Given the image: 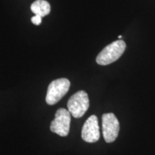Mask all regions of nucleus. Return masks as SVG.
<instances>
[{"mask_svg": "<svg viewBox=\"0 0 155 155\" xmlns=\"http://www.w3.org/2000/svg\"><path fill=\"white\" fill-rule=\"evenodd\" d=\"M81 137L83 140L88 143H94L99 139V126L96 116H91L86 120L83 124Z\"/></svg>", "mask_w": 155, "mask_h": 155, "instance_id": "423d86ee", "label": "nucleus"}, {"mask_svg": "<svg viewBox=\"0 0 155 155\" xmlns=\"http://www.w3.org/2000/svg\"><path fill=\"white\" fill-rule=\"evenodd\" d=\"M118 38H119V39H121L122 38V36L121 35H119V37H118Z\"/></svg>", "mask_w": 155, "mask_h": 155, "instance_id": "1a4fd4ad", "label": "nucleus"}, {"mask_svg": "<svg viewBox=\"0 0 155 155\" xmlns=\"http://www.w3.org/2000/svg\"><path fill=\"white\" fill-rule=\"evenodd\" d=\"M120 125L119 120L112 113L104 114L102 116L103 136L107 143L116 140L119 135Z\"/></svg>", "mask_w": 155, "mask_h": 155, "instance_id": "39448f33", "label": "nucleus"}, {"mask_svg": "<svg viewBox=\"0 0 155 155\" xmlns=\"http://www.w3.org/2000/svg\"><path fill=\"white\" fill-rule=\"evenodd\" d=\"M71 114L65 108H59L55 113V119L51 122L50 130L61 137H66L70 131Z\"/></svg>", "mask_w": 155, "mask_h": 155, "instance_id": "20e7f679", "label": "nucleus"}, {"mask_svg": "<svg viewBox=\"0 0 155 155\" xmlns=\"http://www.w3.org/2000/svg\"><path fill=\"white\" fill-rule=\"evenodd\" d=\"M71 83L67 78H59L54 80L48 86L46 103L48 105L57 104L68 91Z\"/></svg>", "mask_w": 155, "mask_h": 155, "instance_id": "7ed1b4c3", "label": "nucleus"}, {"mask_svg": "<svg viewBox=\"0 0 155 155\" xmlns=\"http://www.w3.org/2000/svg\"><path fill=\"white\" fill-rule=\"evenodd\" d=\"M30 9L35 15L42 17L50 12V5L45 0H36L31 5Z\"/></svg>", "mask_w": 155, "mask_h": 155, "instance_id": "0eeeda50", "label": "nucleus"}, {"mask_svg": "<svg viewBox=\"0 0 155 155\" xmlns=\"http://www.w3.org/2000/svg\"><path fill=\"white\" fill-rule=\"evenodd\" d=\"M89 98L86 92L80 91L73 94L68 101V109L74 118H81L89 108Z\"/></svg>", "mask_w": 155, "mask_h": 155, "instance_id": "f03ea898", "label": "nucleus"}, {"mask_svg": "<svg viewBox=\"0 0 155 155\" xmlns=\"http://www.w3.org/2000/svg\"><path fill=\"white\" fill-rule=\"evenodd\" d=\"M126 43L121 40H116L109 44L101 50L96 58L98 65H107L117 61L124 53Z\"/></svg>", "mask_w": 155, "mask_h": 155, "instance_id": "f257e3e1", "label": "nucleus"}, {"mask_svg": "<svg viewBox=\"0 0 155 155\" xmlns=\"http://www.w3.org/2000/svg\"><path fill=\"white\" fill-rule=\"evenodd\" d=\"M31 21L34 25H40L42 22V17L39 16V15H35L34 17L31 18Z\"/></svg>", "mask_w": 155, "mask_h": 155, "instance_id": "6e6552de", "label": "nucleus"}]
</instances>
